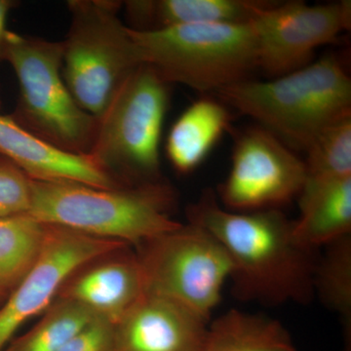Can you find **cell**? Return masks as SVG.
I'll list each match as a JSON object with an SVG mask.
<instances>
[{
    "label": "cell",
    "mask_w": 351,
    "mask_h": 351,
    "mask_svg": "<svg viewBox=\"0 0 351 351\" xmlns=\"http://www.w3.org/2000/svg\"><path fill=\"white\" fill-rule=\"evenodd\" d=\"M189 223L213 235L232 263L233 292L240 300L276 306L313 297V249L298 243L293 221L279 210L233 212L205 191L188 208Z\"/></svg>",
    "instance_id": "6da1fadb"
},
{
    "label": "cell",
    "mask_w": 351,
    "mask_h": 351,
    "mask_svg": "<svg viewBox=\"0 0 351 351\" xmlns=\"http://www.w3.org/2000/svg\"><path fill=\"white\" fill-rule=\"evenodd\" d=\"M176 200L174 189L163 181L101 189L32 179L27 214L47 225L138 246L181 226L170 216Z\"/></svg>",
    "instance_id": "7a4b0ae2"
},
{
    "label": "cell",
    "mask_w": 351,
    "mask_h": 351,
    "mask_svg": "<svg viewBox=\"0 0 351 351\" xmlns=\"http://www.w3.org/2000/svg\"><path fill=\"white\" fill-rule=\"evenodd\" d=\"M284 144L306 149L321 131L351 117V80L335 56L267 82L244 80L217 92Z\"/></svg>",
    "instance_id": "3957f363"
},
{
    "label": "cell",
    "mask_w": 351,
    "mask_h": 351,
    "mask_svg": "<svg viewBox=\"0 0 351 351\" xmlns=\"http://www.w3.org/2000/svg\"><path fill=\"white\" fill-rule=\"evenodd\" d=\"M168 85L152 66L141 64L97 119L87 156L121 186L162 181L160 142L169 108Z\"/></svg>",
    "instance_id": "277c9868"
},
{
    "label": "cell",
    "mask_w": 351,
    "mask_h": 351,
    "mask_svg": "<svg viewBox=\"0 0 351 351\" xmlns=\"http://www.w3.org/2000/svg\"><path fill=\"white\" fill-rule=\"evenodd\" d=\"M3 61L11 64L19 83V98L11 117L60 151L87 156L97 119L80 108L64 82L63 41L8 31Z\"/></svg>",
    "instance_id": "5b68a950"
},
{
    "label": "cell",
    "mask_w": 351,
    "mask_h": 351,
    "mask_svg": "<svg viewBox=\"0 0 351 351\" xmlns=\"http://www.w3.org/2000/svg\"><path fill=\"white\" fill-rule=\"evenodd\" d=\"M143 63L168 84L218 92L258 68L257 38L248 24H189L156 31L129 27Z\"/></svg>",
    "instance_id": "8992f818"
},
{
    "label": "cell",
    "mask_w": 351,
    "mask_h": 351,
    "mask_svg": "<svg viewBox=\"0 0 351 351\" xmlns=\"http://www.w3.org/2000/svg\"><path fill=\"white\" fill-rule=\"evenodd\" d=\"M66 5L71 25L63 41L62 73L76 103L98 119L144 63L128 25L119 19L122 2L69 0Z\"/></svg>",
    "instance_id": "52a82bcc"
},
{
    "label": "cell",
    "mask_w": 351,
    "mask_h": 351,
    "mask_svg": "<svg viewBox=\"0 0 351 351\" xmlns=\"http://www.w3.org/2000/svg\"><path fill=\"white\" fill-rule=\"evenodd\" d=\"M145 292L179 302L209 320L232 276L221 243L189 223L137 246Z\"/></svg>",
    "instance_id": "ba28073f"
},
{
    "label": "cell",
    "mask_w": 351,
    "mask_h": 351,
    "mask_svg": "<svg viewBox=\"0 0 351 351\" xmlns=\"http://www.w3.org/2000/svg\"><path fill=\"white\" fill-rule=\"evenodd\" d=\"M306 181L304 160L261 126L240 132L232 167L219 186L221 205L233 212L278 210L299 197Z\"/></svg>",
    "instance_id": "9c48e42d"
},
{
    "label": "cell",
    "mask_w": 351,
    "mask_h": 351,
    "mask_svg": "<svg viewBox=\"0 0 351 351\" xmlns=\"http://www.w3.org/2000/svg\"><path fill=\"white\" fill-rule=\"evenodd\" d=\"M251 24L257 38L258 68L278 77L311 64L314 51L350 29L351 3L269 1Z\"/></svg>",
    "instance_id": "30bf717a"
},
{
    "label": "cell",
    "mask_w": 351,
    "mask_h": 351,
    "mask_svg": "<svg viewBox=\"0 0 351 351\" xmlns=\"http://www.w3.org/2000/svg\"><path fill=\"white\" fill-rule=\"evenodd\" d=\"M127 246L129 244L119 240L45 223L38 261L0 307V351L23 323L46 311L76 269L92 258Z\"/></svg>",
    "instance_id": "8fae6325"
},
{
    "label": "cell",
    "mask_w": 351,
    "mask_h": 351,
    "mask_svg": "<svg viewBox=\"0 0 351 351\" xmlns=\"http://www.w3.org/2000/svg\"><path fill=\"white\" fill-rule=\"evenodd\" d=\"M208 325L179 302L145 292L113 323V351H199Z\"/></svg>",
    "instance_id": "7c38bea8"
},
{
    "label": "cell",
    "mask_w": 351,
    "mask_h": 351,
    "mask_svg": "<svg viewBox=\"0 0 351 351\" xmlns=\"http://www.w3.org/2000/svg\"><path fill=\"white\" fill-rule=\"evenodd\" d=\"M128 247L92 258L76 269L56 298L78 302L98 317L117 322L145 293L137 253Z\"/></svg>",
    "instance_id": "4fadbf2b"
},
{
    "label": "cell",
    "mask_w": 351,
    "mask_h": 351,
    "mask_svg": "<svg viewBox=\"0 0 351 351\" xmlns=\"http://www.w3.org/2000/svg\"><path fill=\"white\" fill-rule=\"evenodd\" d=\"M0 156L5 157L32 180L80 182L101 189L121 188L88 156L68 154L0 114Z\"/></svg>",
    "instance_id": "5bb4252c"
},
{
    "label": "cell",
    "mask_w": 351,
    "mask_h": 351,
    "mask_svg": "<svg viewBox=\"0 0 351 351\" xmlns=\"http://www.w3.org/2000/svg\"><path fill=\"white\" fill-rule=\"evenodd\" d=\"M269 1L256 0H130L129 27L147 32L189 24H248Z\"/></svg>",
    "instance_id": "9a60e30c"
},
{
    "label": "cell",
    "mask_w": 351,
    "mask_h": 351,
    "mask_svg": "<svg viewBox=\"0 0 351 351\" xmlns=\"http://www.w3.org/2000/svg\"><path fill=\"white\" fill-rule=\"evenodd\" d=\"M298 198L300 218L293 221L298 243L313 250L350 234L351 178L304 182Z\"/></svg>",
    "instance_id": "2e32d148"
},
{
    "label": "cell",
    "mask_w": 351,
    "mask_h": 351,
    "mask_svg": "<svg viewBox=\"0 0 351 351\" xmlns=\"http://www.w3.org/2000/svg\"><path fill=\"white\" fill-rule=\"evenodd\" d=\"M230 114L225 104L200 99L189 106L171 127L166 154L181 174L195 171L230 128Z\"/></svg>",
    "instance_id": "e0dca14e"
},
{
    "label": "cell",
    "mask_w": 351,
    "mask_h": 351,
    "mask_svg": "<svg viewBox=\"0 0 351 351\" xmlns=\"http://www.w3.org/2000/svg\"><path fill=\"white\" fill-rule=\"evenodd\" d=\"M199 351H299L278 321L230 311L211 325Z\"/></svg>",
    "instance_id": "ac0fdd59"
},
{
    "label": "cell",
    "mask_w": 351,
    "mask_h": 351,
    "mask_svg": "<svg viewBox=\"0 0 351 351\" xmlns=\"http://www.w3.org/2000/svg\"><path fill=\"white\" fill-rule=\"evenodd\" d=\"M45 223L29 214L0 218V285L8 294L38 261Z\"/></svg>",
    "instance_id": "d6986e66"
},
{
    "label": "cell",
    "mask_w": 351,
    "mask_h": 351,
    "mask_svg": "<svg viewBox=\"0 0 351 351\" xmlns=\"http://www.w3.org/2000/svg\"><path fill=\"white\" fill-rule=\"evenodd\" d=\"M96 318L82 304L56 298L36 326L1 351H56Z\"/></svg>",
    "instance_id": "ffe728a7"
},
{
    "label": "cell",
    "mask_w": 351,
    "mask_h": 351,
    "mask_svg": "<svg viewBox=\"0 0 351 351\" xmlns=\"http://www.w3.org/2000/svg\"><path fill=\"white\" fill-rule=\"evenodd\" d=\"M314 293L343 322L346 338L351 335V239L350 235L327 245L324 257L316 262Z\"/></svg>",
    "instance_id": "44dd1931"
},
{
    "label": "cell",
    "mask_w": 351,
    "mask_h": 351,
    "mask_svg": "<svg viewBox=\"0 0 351 351\" xmlns=\"http://www.w3.org/2000/svg\"><path fill=\"white\" fill-rule=\"evenodd\" d=\"M304 151V182L318 184L351 178V117L321 131Z\"/></svg>",
    "instance_id": "7402d4cb"
},
{
    "label": "cell",
    "mask_w": 351,
    "mask_h": 351,
    "mask_svg": "<svg viewBox=\"0 0 351 351\" xmlns=\"http://www.w3.org/2000/svg\"><path fill=\"white\" fill-rule=\"evenodd\" d=\"M32 179L12 161L0 156V218L27 214Z\"/></svg>",
    "instance_id": "603a6c76"
},
{
    "label": "cell",
    "mask_w": 351,
    "mask_h": 351,
    "mask_svg": "<svg viewBox=\"0 0 351 351\" xmlns=\"http://www.w3.org/2000/svg\"><path fill=\"white\" fill-rule=\"evenodd\" d=\"M56 351H113L112 323L96 318Z\"/></svg>",
    "instance_id": "cb8c5ba5"
},
{
    "label": "cell",
    "mask_w": 351,
    "mask_h": 351,
    "mask_svg": "<svg viewBox=\"0 0 351 351\" xmlns=\"http://www.w3.org/2000/svg\"><path fill=\"white\" fill-rule=\"evenodd\" d=\"M16 5V2L12 0H0V62L3 61L4 46L7 32L6 21L11 9Z\"/></svg>",
    "instance_id": "d4e9b609"
},
{
    "label": "cell",
    "mask_w": 351,
    "mask_h": 351,
    "mask_svg": "<svg viewBox=\"0 0 351 351\" xmlns=\"http://www.w3.org/2000/svg\"><path fill=\"white\" fill-rule=\"evenodd\" d=\"M8 293H7L6 291L1 287V285H0V307H1L2 304H4V301H5L7 298H8Z\"/></svg>",
    "instance_id": "484cf974"
},
{
    "label": "cell",
    "mask_w": 351,
    "mask_h": 351,
    "mask_svg": "<svg viewBox=\"0 0 351 351\" xmlns=\"http://www.w3.org/2000/svg\"><path fill=\"white\" fill-rule=\"evenodd\" d=\"M1 107H2L1 98H0V110H1Z\"/></svg>",
    "instance_id": "4316f807"
}]
</instances>
